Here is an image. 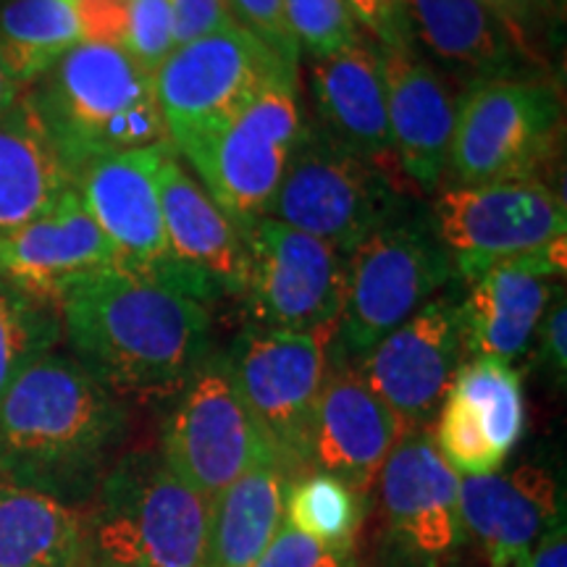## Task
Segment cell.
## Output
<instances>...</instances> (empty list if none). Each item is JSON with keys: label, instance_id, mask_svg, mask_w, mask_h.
Returning a JSON list of instances; mask_svg holds the SVG:
<instances>
[{"label": "cell", "instance_id": "6da1fadb", "mask_svg": "<svg viewBox=\"0 0 567 567\" xmlns=\"http://www.w3.org/2000/svg\"><path fill=\"white\" fill-rule=\"evenodd\" d=\"M55 308L71 358L124 402L174 396L213 350L203 302L124 268L69 281Z\"/></svg>", "mask_w": 567, "mask_h": 567}, {"label": "cell", "instance_id": "7a4b0ae2", "mask_svg": "<svg viewBox=\"0 0 567 567\" xmlns=\"http://www.w3.org/2000/svg\"><path fill=\"white\" fill-rule=\"evenodd\" d=\"M130 408L71 354L51 352L0 400V478L84 509L124 455Z\"/></svg>", "mask_w": 567, "mask_h": 567}, {"label": "cell", "instance_id": "3957f363", "mask_svg": "<svg viewBox=\"0 0 567 567\" xmlns=\"http://www.w3.org/2000/svg\"><path fill=\"white\" fill-rule=\"evenodd\" d=\"M97 567H205L210 502L166 465L161 450L124 452L84 507Z\"/></svg>", "mask_w": 567, "mask_h": 567}, {"label": "cell", "instance_id": "277c9868", "mask_svg": "<svg viewBox=\"0 0 567 567\" xmlns=\"http://www.w3.org/2000/svg\"><path fill=\"white\" fill-rule=\"evenodd\" d=\"M27 90L74 174L101 155L168 142L153 76L124 48L80 42Z\"/></svg>", "mask_w": 567, "mask_h": 567}, {"label": "cell", "instance_id": "5b68a950", "mask_svg": "<svg viewBox=\"0 0 567 567\" xmlns=\"http://www.w3.org/2000/svg\"><path fill=\"white\" fill-rule=\"evenodd\" d=\"M434 221L408 210L347 255L344 305L331 334L334 365H354L455 279Z\"/></svg>", "mask_w": 567, "mask_h": 567}, {"label": "cell", "instance_id": "8992f818", "mask_svg": "<svg viewBox=\"0 0 567 567\" xmlns=\"http://www.w3.org/2000/svg\"><path fill=\"white\" fill-rule=\"evenodd\" d=\"M308 130L300 105V84L281 80L260 90L226 122L176 142L200 176L210 200L239 231L271 216L289 158Z\"/></svg>", "mask_w": 567, "mask_h": 567}, {"label": "cell", "instance_id": "52a82bcc", "mask_svg": "<svg viewBox=\"0 0 567 567\" xmlns=\"http://www.w3.org/2000/svg\"><path fill=\"white\" fill-rule=\"evenodd\" d=\"M413 210L386 163L363 158L308 126L289 158L271 216L350 255L402 213Z\"/></svg>", "mask_w": 567, "mask_h": 567}, {"label": "cell", "instance_id": "ba28073f", "mask_svg": "<svg viewBox=\"0 0 567 567\" xmlns=\"http://www.w3.org/2000/svg\"><path fill=\"white\" fill-rule=\"evenodd\" d=\"M563 92L549 80L467 84L446 174L455 184L542 182L563 145Z\"/></svg>", "mask_w": 567, "mask_h": 567}, {"label": "cell", "instance_id": "9c48e42d", "mask_svg": "<svg viewBox=\"0 0 567 567\" xmlns=\"http://www.w3.org/2000/svg\"><path fill=\"white\" fill-rule=\"evenodd\" d=\"M331 334L245 329L226 352L234 384L289 476L310 467L318 396L329 373Z\"/></svg>", "mask_w": 567, "mask_h": 567}, {"label": "cell", "instance_id": "30bf717a", "mask_svg": "<svg viewBox=\"0 0 567 567\" xmlns=\"http://www.w3.org/2000/svg\"><path fill=\"white\" fill-rule=\"evenodd\" d=\"M161 455L189 488L213 499L258 460L276 457L234 384L226 352H208L172 396Z\"/></svg>", "mask_w": 567, "mask_h": 567}, {"label": "cell", "instance_id": "8fae6325", "mask_svg": "<svg viewBox=\"0 0 567 567\" xmlns=\"http://www.w3.org/2000/svg\"><path fill=\"white\" fill-rule=\"evenodd\" d=\"M245 308L255 329L334 334L344 305L347 255L264 216L243 229Z\"/></svg>", "mask_w": 567, "mask_h": 567}, {"label": "cell", "instance_id": "7c38bea8", "mask_svg": "<svg viewBox=\"0 0 567 567\" xmlns=\"http://www.w3.org/2000/svg\"><path fill=\"white\" fill-rule=\"evenodd\" d=\"M289 69L250 32L234 24L176 45L153 74L163 122L172 145L226 122L268 84L292 80Z\"/></svg>", "mask_w": 567, "mask_h": 567}, {"label": "cell", "instance_id": "4fadbf2b", "mask_svg": "<svg viewBox=\"0 0 567 567\" xmlns=\"http://www.w3.org/2000/svg\"><path fill=\"white\" fill-rule=\"evenodd\" d=\"M172 140L111 153L76 168V193L116 255V268L200 300L195 281L176 266L163 229L158 172Z\"/></svg>", "mask_w": 567, "mask_h": 567}, {"label": "cell", "instance_id": "5bb4252c", "mask_svg": "<svg viewBox=\"0 0 567 567\" xmlns=\"http://www.w3.org/2000/svg\"><path fill=\"white\" fill-rule=\"evenodd\" d=\"M431 221L467 281L492 260L563 239L567 208L544 182L455 184L436 197Z\"/></svg>", "mask_w": 567, "mask_h": 567}, {"label": "cell", "instance_id": "9a60e30c", "mask_svg": "<svg viewBox=\"0 0 567 567\" xmlns=\"http://www.w3.org/2000/svg\"><path fill=\"white\" fill-rule=\"evenodd\" d=\"M460 289L431 297L400 329L350 365L402 423L431 429L463 360Z\"/></svg>", "mask_w": 567, "mask_h": 567}, {"label": "cell", "instance_id": "2e32d148", "mask_svg": "<svg viewBox=\"0 0 567 567\" xmlns=\"http://www.w3.org/2000/svg\"><path fill=\"white\" fill-rule=\"evenodd\" d=\"M565 268V237L478 268L460 300L463 352L505 363L526 352L555 297L563 295L557 279Z\"/></svg>", "mask_w": 567, "mask_h": 567}, {"label": "cell", "instance_id": "e0dca14e", "mask_svg": "<svg viewBox=\"0 0 567 567\" xmlns=\"http://www.w3.org/2000/svg\"><path fill=\"white\" fill-rule=\"evenodd\" d=\"M460 478L439 452L431 429L400 439L379 473L389 534L413 559L442 563L463 544Z\"/></svg>", "mask_w": 567, "mask_h": 567}, {"label": "cell", "instance_id": "ac0fdd59", "mask_svg": "<svg viewBox=\"0 0 567 567\" xmlns=\"http://www.w3.org/2000/svg\"><path fill=\"white\" fill-rule=\"evenodd\" d=\"M389 132L402 174L425 195L446 176L457 122V97L439 71L415 53L413 42L379 45Z\"/></svg>", "mask_w": 567, "mask_h": 567}, {"label": "cell", "instance_id": "d6986e66", "mask_svg": "<svg viewBox=\"0 0 567 567\" xmlns=\"http://www.w3.org/2000/svg\"><path fill=\"white\" fill-rule=\"evenodd\" d=\"M158 193L168 252L195 281L203 305L243 297L247 279L243 231L187 172L176 147L161 163Z\"/></svg>", "mask_w": 567, "mask_h": 567}, {"label": "cell", "instance_id": "ffe728a7", "mask_svg": "<svg viewBox=\"0 0 567 567\" xmlns=\"http://www.w3.org/2000/svg\"><path fill=\"white\" fill-rule=\"evenodd\" d=\"M408 431L402 417L365 386L354 368L334 365L318 396L310 467L365 494Z\"/></svg>", "mask_w": 567, "mask_h": 567}, {"label": "cell", "instance_id": "44dd1931", "mask_svg": "<svg viewBox=\"0 0 567 567\" xmlns=\"http://www.w3.org/2000/svg\"><path fill=\"white\" fill-rule=\"evenodd\" d=\"M116 268V255L76 187L34 221L0 234V276L53 302L69 281Z\"/></svg>", "mask_w": 567, "mask_h": 567}, {"label": "cell", "instance_id": "7402d4cb", "mask_svg": "<svg viewBox=\"0 0 567 567\" xmlns=\"http://www.w3.org/2000/svg\"><path fill=\"white\" fill-rule=\"evenodd\" d=\"M559 513L557 478L542 465L460 478L463 528L478 538L488 567H513Z\"/></svg>", "mask_w": 567, "mask_h": 567}, {"label": "cell", "instance_id": "603a6c76", "mask_svg": "<svg viewBox=\"0 0 567 567\" xmlns=\"http://www.w3.org/2000/svg\"><path fill=\"white\" fill-rule=\"evenodd\" d=\"M310 92H313L318 132L363 158L386 166L396 163L375 48L358 40L344 51L313 59Z\"/></svg>", "mask_w": 567, "mask_h": 567}, {"label": "cell", "instance_id": "cb8c5ba5", "mask_svg": "<svg viewBox=\"0 0 567 567\" xmlns=\"http://www.w3.org/2000/svg\"><path fill=\"white\" fill-rule=\"evenodd\" d=\"M74 187V168L24 90L0 113V234L34 221Z\"/></svg>", "mask_w": 567, "mask_h": 567}, {"label": "cell", "instance_id": "d4e9b609", "mask_svg": "<svg viewBox=\"0 0 567 567\" xmlns=\"http://www.w3.org/2000/svg\"><path fill=\"white\" fill-rule=\"evenodd\" d=\"M410 30L444 66L471 82L536 80V69L513 32L481 0H405Z\"/></svg>", "mask_w": 567, "mask_h": 567}, {"label": "cell", "instance_id": "484cf974", "mask_svg": "<svg viewBox=\"0 0 567 567\" xmlns=\"http://www.w3.org/2000/svg\"><path fill=\"white\" fill-rule=\"evenodd\" d=\"M292 476L279 457L258 460L210 499L205 567H250L284 526Z\"/></svg>", "mask_w": 567, "mask_h": 567}, {"label": "cell", "instance_id": "4316f807", "mask_svg": "<svg viewBox=\"0 0 567 567\" xmlns=\"http://www.w3.org/2000/svg\"><path fill=\"white\" fill-rule=\"evenodd\" d=\"M84 555V509L0 478V567H76Z\"/></svg>", "mask_w": 567, "mask_h": 567}, {"label": "cell", "instance_id": "83f0119b", "mask_svg": "<svg viewBox=\"0 0 567 567\" xmlns=\"http://www.w3.org/2000/svg\"><path fill=\"white\" fill-rule=\"evenodd\" d=\"M80 42L71 0L0 3V61L21 90L40 82Z\"/></svg>", "mask_w": 567, "mask_h": 567}, {"label": "cell", "instance_id": "f1b7e54d", "mask_svg": "<svg viewBox=\"0 0 567 567\" xmlns=\"http://www.w3.org/2000/svg\"><path fill=\"white\" fill-rule=\"evenodd\" d=\"M450 392L471 410L496 455L507 460L526 429V396L515 368L496 358H473L460 363Z\"/></svg>", "mask_w": 567, "mask_h": 567}, {"label": "cell", "instance_id": "f546056e", "mask_svg": "<svg viewBox=\"0 0 567 567\" xmlns=\"http://www.w3.org/2000/svg\"><path fill=\"white\" fill-rule=\"evenodd\" d=\"M284 523L316 538L323 547L352 551L363 523V494L342 478L323 471H308L289 484Z\"/></svg>", "mask_w": 567, "mask_h": 567}, {"label": "cell", "instance_id": "4dcf8cb0", "mask_svg": "<svg viewBox=\"0 0 567 567\" xmlns=\"http://www.w3.org/2000/svg\"><path fill=\"white\" fill-rule=\"evenodd\" d=\"M61 339L59 308L0 276V400L27 368L55 352Z\"/></svg>", "mask_w": 567, "mask_h": 567}, {"label": "cell", "instance_id": "1f68e13d", "mask_svg": "<svg viewBox=\"0 0 567 567\" xmlns=\"http://www.w3.org/2000/svg\"><path fill=\"white\" fill-rule=\"evenodd\" d=\"M436 415L434 442L457 476H488V473L499 471L505 460L496 455L476 417L471 415V410L463 405L457 394L446 392Z\"/></svg>", "mask_w": 567, "mask_h": 567}, {"label": "cell", "instance_id": "d6a6232c", "mask_svg": "<svg viewBox=\"0 0 567 567\" xmlns=\"http://www.w3.org/2000/svg\"><path fill=\"white\" fill-rule=\"evenodd\" d=\"M284 13L297 45L310 59L339 53L360 40L358 21L344 0H284Z\"/></svg>", "mask_w": 567, "mask_h": 567}, {"label": "cell", "instance_id": "836d02e7", "mask_svg": "<svg viewBox=\"0 0 567 567\" xmlns=\"http://www.w3.org/2000/svg\"><path fill=\"white\" fill-rule=\"evenodd\" d=\"M174 48L172 3L168 0H132L130 32L124 42V51L132 55V61L153 76Z\"/></svg>", "mask_w": 567, "mask_h": 567}, {"label": "cell", "instance_id": "e575fe53", "mask_svg": "<svg viewBox=\"0 0 567 567\" xmlns=\"http://www.w3.org/2000/svg\"><path fill=\"white\" fill-rule=\"evenodd\" d=\"M234 21L279 55L289 69L300 71V45L284 13V0H229Z\"/></svg>", "mask_w": 567, "mask_h": 567}, {"label": "cell", "instance_id": "d590c367", "mask_svg": "<svg viewBox=\"0 0 567 567\" xmlns=\"http://www.w3.org/2000/svg\"><path fill=\"white\" fill-rule=\"evenodd\" d=\"M250 567H354L352 551H339L323 547L316 538L300 534L292 526L279 528L264 555Z\"/></svg>", "mask_w": 567, "mask_h": 567}, {"label": "cell", "instance_id": "8d00e7d4", "mask_svg": "<svg viewBox=\"0 0 567 567\" xmlns=\"http://www.w3.org/2000/svg\"><path fill=\"white\" fill-rule=\"evenodd\" d=\"M82 42L124 48L132 0H71Z\"/></svg>", "mask_w": 567, "mask_h": 567}, {"label": "cell", "instance_id": "74e56055", "mask_svg": "<svg viewBox=\"0 0 567 567\" xmlns=\"http://www.w3.org/2000/svg\"><path fill=\"white\" fill-rule=\"evenodd\" d=\"M481 3L513 32L523 51L538 63L536 40L542 38L544 27L555 19L557 0H481Z\"/></svg>", "mask_w": 567, "mask_h": 567}, {"label": "cell", "instance_id": "f35d334b", "mask_svg": "<svg viewBox=\"0 0 567 567\" xmlns=\"http://www.w3.org/2000/svg\"><path fill=\"white\" fill-rule=\"evenodd\" d=\"M168 3H172L176 45H187L205 34L229 30L237 24L229 11V0H168Z\"/></svg>", "mask_w": 567, "mask_h": 567}, {"label": "cell", "instance_id": "ab89813d", "mask_svg": "<svg viewBox=\"0 0 567 567\" xmlns=\"http://www.w3.org/2000/svg\"><path fill=\"white\" fill-rule=\"evenodd\" d=\"M344 6L350 9L352 19L360 21L379 40V45L413 42L405 0H344Z\"/></svg>", "mask_w": 567, "mask_h": 567}, {"label": "cell", "instance_id": "60d3db41", "mask_svg": "<svg viewBox=\"0 0 567 567\" xmlns=\"http://www.w3.org/2000/svg\"><path fill=\"white\" fill-rule=\"evenodd\" d=\"M542 363L549 368L551 375L565 384V373H567V308L565 300L559 297V302L551 305L544 316L542 326Z\"/></svg>", "mask_w": 567, "mask_h": 567}, {"label": "cell", "instance_id": "b9f144b4", "mask_svg": "<svg viewBox=\"0 0 567 567\" xmlns=\"http://www.w3.org/2000/svg\"><path fill=\"white\" fill-rule=\"evenodd\" d=\"M515 567H567V526L565 513L549 523L547 530L536 538L534 547L517 559Z\"/></svg>", "mask_w": 567, "mask_h": 567}, {"label": "cell", "instance_id": "7bdbcfd3", "mask_svg": "<svg viewBox=\"0 0 567 567\" xmlns=\"http://www.w3.org/2000/svg\"><path fill=\"white\" fill-rule=\"evenodd\" d=\"M21 92L24 90L19 87L17 80L9 74V69H6L3 61H0V113L9 109V105L21 95Z\"/></svg>", "mask_w": 567, "mask_h": 567}, {"label": "cell", "instance_id": "ee69618b", "mask_svg": "<svg viewBox=\"0 0 567 567\" xmlns=\"http://www.w3.org/2000/svg\"><path fill=\"white\" fill-rule=\"evenodd\" d=\"M76 567H97L95 563H92V559L87 557V555H84V559H82V563L80 565H76Z\"/></svg>", "mask_w": 567, "mask_h": 567}]
</instances>
